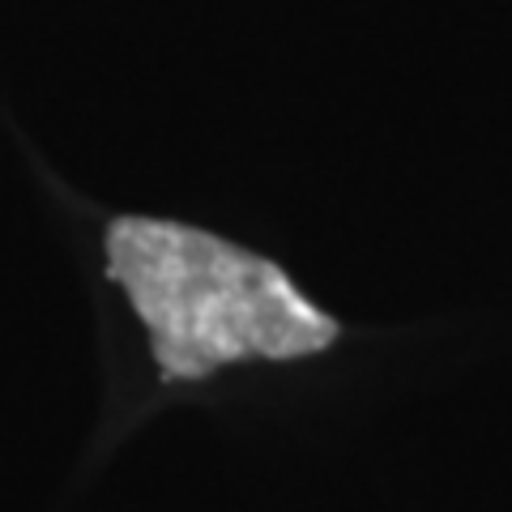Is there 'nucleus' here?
Wrapping results in <instances>:
<instances>
[{"label":"nucleus","mask_w":512,"mask_h":512,"mask_svg":"<svg viewBox=\"0 0 512 512\" xmlns=\"http://www.w3.org/2000/svg\"><path fill=\"white\" fill-rule=\"evenodd\" d=\"M103 248L107 278L146 320L167 380H205L244 359H308L342 338L338 320L303 299L278 261L188 222L124 214Z\"/></svg>","instance_id":"nucleus-1"}]
</instances>
